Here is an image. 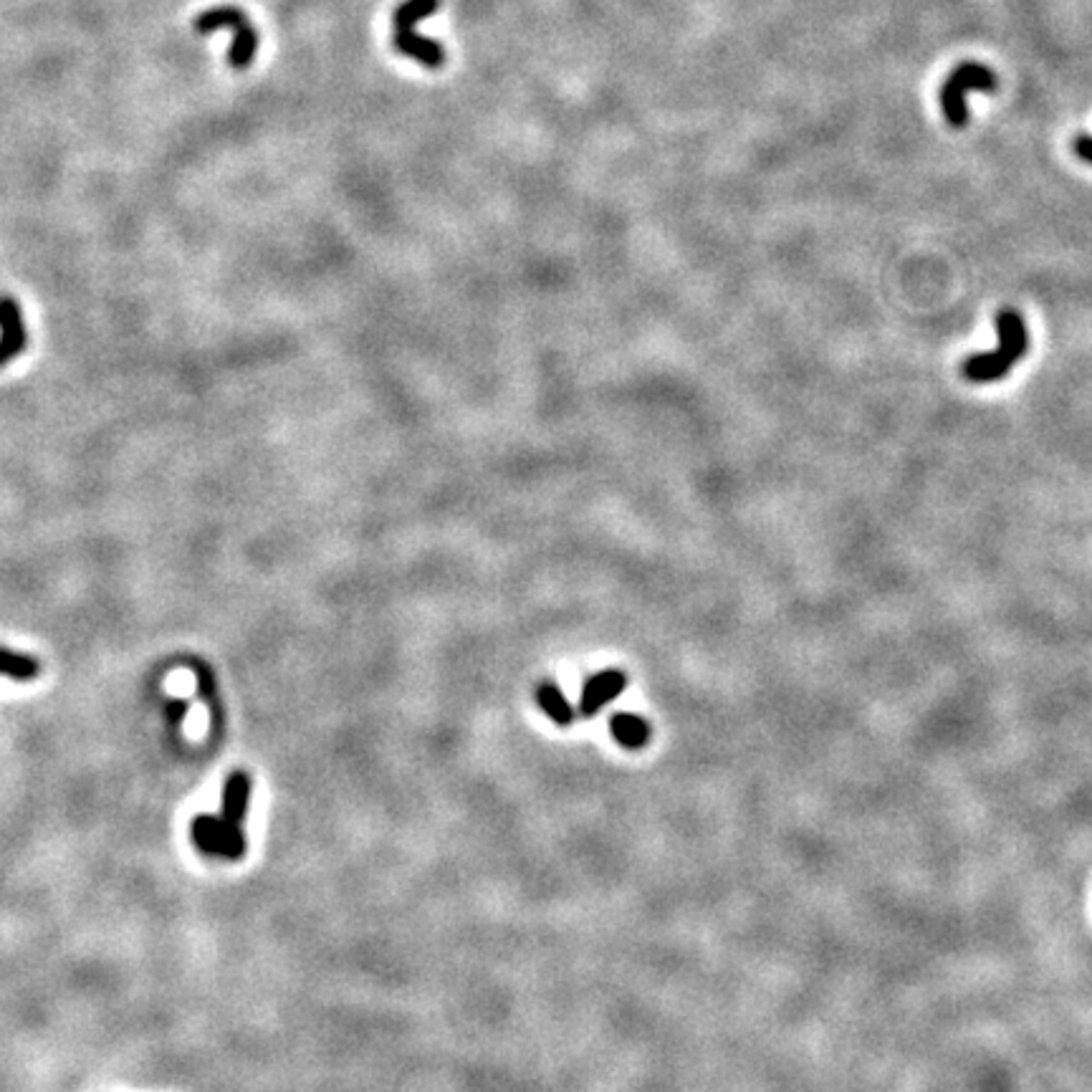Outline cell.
I'll list each match as a JSON object with an SVG mask.
<instances>
[{
	"label": "cell",
	"instance_id": "cell-10",
	"mask_svg": "<svg viewBox=\"0 0 1092 1092\" xmlns=\"http://www.w3.org/2000/svg\"><path fill=\"white\" fill-rule=\"evenodd\" d=\"M536 701H539L541 711L546 713V716L552 718L554 723H559V726H569V723L574 721V708L572 703L567 701V695L559 690L557 683H541L539 688H536Z\"/></svg>",
	"mask_w": 1092,
	"mask_h": 1092
},
{
	"label": "cell",
	"instance_id": "cell-6",
	"mask_svg": "<svg viewBox=\"0 0 1092 1092\" xmlns=\"http://www.w3.org/2000/svg\"><path fill=\"white\" fill-rule=\"evenodd\" d=\"M28 331L18 301L8 293L0 296V367L26 352Z\"/></svg>",
	"mask_w": 1092,
	"mask_h": 1092
},
{
	"label": "cell",
	"instance_id": "cell-8",
	"mask_svg": "<svg viewBox=\"0 0 1092 1092\" xmlns=\"http://www.w3.org/2000/svg\"><path fill=\"white\" fill-rule=\"evenodd\" d=\"M251 792H254V782H251V777L246 772H233L231 777L226 779V784H223V805H221L223 822L243 827L246 817H249Z\"/></svg>",
	"mask_w": 1092,
	"mask_h": 1092
},
{
	"label": "cell",
	"instance_id": "cell-1",
	"mask_svg": "<svg viewBox=\"0 0 1092 1092\" xmlns=\"http://www.w3.org/2000/svg\"><path fill=\"white\" fill-rule=\"evenodd\" d=\"M999 347L987 354H974L964 362V377L971 382H997L1011 372L1029 349L1026 324L1016 311L1004 309L997 316Z\"/></svg>",
	"mask_w": 1092,
	"mask_h": 1092
},
{
	"label": "cell",
	"instance_id": "cell-5",
	"mask_svg": "<svg viewBox=\"0 0 1092 1092\" xmlns=\"http://www.w3.org/2000/svg\"><path fill=\"white\" fill-rule=\"evenodd\" d=\"M193 834L195 847L210 857H226V860H241L246 855V847H249V839L246 832L238 824L223 822L221 817L213 815H198L193 819Z\"/></svg>",
	"mask_w": 1092,
	"mask_h": 1092
},
{
	"label": "cell",
	"instance_id": "cell-11",
	"mask_svg": "<svg viewBox=\"0 0 1092 1092\" xmlns=\"http://www.w3.org/2000/svg\"><path fill=\"white\" fill-rule=\"evenodd\" d=\"M0 675L13 680H34L41 675V662L26 652H13L0 647Z\"/></svg>",
	"mask_w": 1092,
	"mask_h": 1092
},
{
	"label": "cell",
	"instance_id": "cell-12",
	"mask_svg": "<svg viewBox=\"0 0 1092 1092\" xmlns=\"http://www.w3.org/2000/svg\"><path fill=\"white\" fill-rule=\"evenodd\" d=\"M1072 147H1075V155L1080 157V160L1090 162V165H1092V137H1087V134H1080V137L1075 139V144H1072Z\"/></svg>",
	"mask_w": 1092,
	"mask_h": 1092
},
{
	"label": "cell",
	"instance_id": "cell-9",
	"mask_svg": "<svg viewBox=\"0 0 1092 1092\" xmlns=\"http://www.w3.org/2000/svg\"><path fill=\"white\" fill-rule=\"evenodd\" d=\"M610 731H613L615 741H618L620 746L633 751L642 749L652 736L650 723L642 721V718L635 716V713H615L613 721H610Z\"/></svg>",
	"mask_w": 1092,
	"mask_h": 1092
},
{
	"label": "cell",
	"instance_id": "cell-7",
	"mask_svg": "<svg viewBox=\"0 0 1092 1092\" xmlns=\"http://www.w3.org/2000/svg\"><path fill=\"white\" fill-rule=\"evenodd\" d=\"M625 688H628V675H625L623 670L610 667V670H602V673L592 675V678L585 683V688H582L580 713L587 718L597 716L600 708H605L607 703H613Z\"/></svg>",
	"mask_w": 1092,
	"mask_h": 1092
},
{
	"label": "cell",
	"instance_id": "cell-13",
	"mask_svg": "<svg viewBox=\"0 0 1092 1092\" xmlns=\"http://www.w3.org/2000/svg\"><path fill=\"white\" fill-rule=\"evenodd\" d=\"M185 716H188V703H185V701H172L170 703V718H172V721H182Z\"/></svg>",
	"mask_w": 1092,
	"mask_h": 1092
},
{
	"label": "cell",
	"instance_id": "cell-4",
	"mask_svg": "<svg viewBox=\"0 0 1092 1092\" xmlns=\"http://www.w3.org/2000/svg\"><path fill=\"white\" fill-rule=\"evenodd\" d=\"M193 28L200 36H208L218 28H231L236 39H233L231 51H228V61L231 67L243 72V69L251 67L256 51H259V36H256L254 26L249 23V16L233 6H218L210 8V11L195 16Z\"/></svg>",
	"mask_w": 1092,
	"mask_h": 1092
},
{
	"label": "cell",
	"instance_id": "cell-3",
	"mask_svg": "<svg viewBox=\"0 0 1092 1092\" xmlns=\"http://www.w3.org/2000/svg\"><path fill=\"white\" fill-rule=\"evenodd\" d=\"M441 8V0H405L395 11V49L413 56L428 69H441L446 64V49L428 36L415 34V23L433 16Z\"/></svg>",
	"mask_w": 1092,
	"mask_h": 1092
},
{
	"label": "cell",
	"instance_id": "cell-2",
	"mask_svg": "<svg viewBox=\"0 0 1092 1092\" xmlns=\"http://www.w3.org/2000/svg\"><path fill=\"white\" fill-rule=\"evenodd\" d=\"M999 89V77L994 69L977 64V61H964L946 79L941 89V109H944L946 121L954 129H964L969 124V104L966 96L974 91H987L994 94Z\"/></svg>",
	"mask_w": 1092,
	"mask_h": 1092
}]
</instances>
